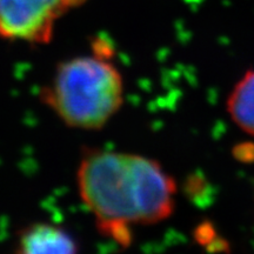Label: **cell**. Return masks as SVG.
I'll return each mask as SVG.
<instances>
[{"label": "cell", "mask_w": 254, "mask_h": 254, "mask_svg": "<svg viewBox=\"0 0 254 254\" xmlns=\"http://www.w3.org/2000/svg\"><path fill=\"white\" fill-rule=\"evenodd\" d=\"M77 184L98 230L122 246L131 245L132 225L158 224L176 208V182L157 160L144 155L85 150Z\"/></svg>", "instance_id": "1"}, {"label": "cell", "mask_w": 254, "mask_h": 254, "mask_svg": "<svg viewBox=\"0 0 254 254\" xmlns=\"http://www.w3.org/2000/svg\"><path fill=\"white\" fill-rule=\"evenodd\" d=\"M40 99L67 126L99 129L124 103L123 77L106 57H75L57 66Z\"/></svg>", "instance_id": "2"}, {"label": "cell", "mask_w": 254, "mask_h": 254, "mask_svg": "<svg viewBox=\"0 0 254 254\" xmlns=\"http://www.w3.org/2000/svg\"><path fill=\"white\" fill-rule=\"evenodd\" d=\"M86 0H0V38L47 44L56 21Z\"/></svg>", "instance_id": "3"}, {"label": "cell", "mask_w": 254, "mask_h": 254, "mask_svg": "<svg viewBox=\"0 0 254 254\" xmlns=\"http://www.w3.org/2000/svg\"><path fill=\"white\" fill-rule=\"evenodd\" d=\"M15 252L21 254L75 253L79 245L64 228L47 222L28 225L19 232Z\"/></svg>", "instance_id": "4"}, {"label": "cell", "mask_w": 254, "mask_h": 254, "mask_svg": "<svg viewBox=\"0 0 254 254\" xmlns=\"http://www.w3.org/2000/svg\"><path fill=\"white\" fill-rule=\"evenodd\" d=\"M227 111L241 129L254 135V71L237 82L227 99Z\"/></svg>", "instance_id": "5"}, {"label": "cell", "mask_w": 254, "mask_h": 254, "mask_svg": "<svg viewBox=\"0 0 254 254\" xmlns=\"http://www.w3.org/2000/svg\"><path fill=\"white\" fill-rule=\"evenodd\" d=\"M194 239L199 245L206 246V249L211 245L212 243H214L217 238V231L211 222L205 221L202 224L198 225V227L194 231Z\"/></svg>", "instance_id": "6"}, {"label": "cell", "mask_w": 254, "mask_h": 254, "mask_svg": "<svg viewBox=\"0 0 254 254\" xmlns=\"http://www.w3.org/2000/svg\"><path fill=\"white\" fill-rule=\"evenodd\" d=\"M233 154L237 160L243 163H253L254 161V144L253 142H243L237 145L233 150Z\"/></svg>", "instance_id": "7"}]
</instances>
